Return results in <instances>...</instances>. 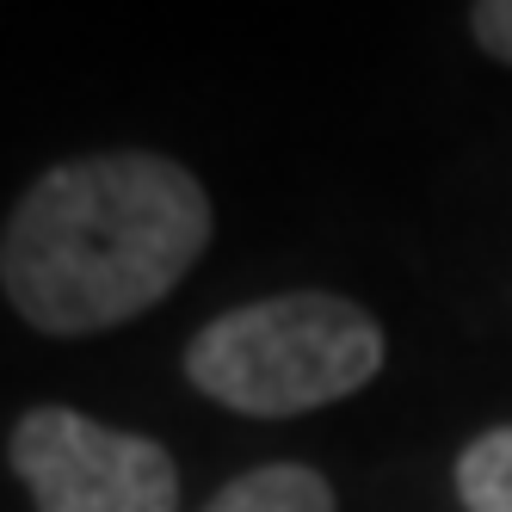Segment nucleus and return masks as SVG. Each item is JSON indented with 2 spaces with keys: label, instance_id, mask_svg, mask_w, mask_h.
<instances>
[{
  "label": "nucleus",
  "instance_id": "f257e3e1",
  "mask_svg": "<svg viewBox=\"0 0 512 512\" xmlns=\"http://www.w3.org/2000/svg\"><path fill=\"white\" fill-rule=\"evenodd\" d=\"M210 247L198 173L149 149L62 161L0 235V290L38 334L75 340L155 309Z\"/></svg>",
  "mask_w": 512,
  "mask_h": 512
},
{
  "label": "nucleus",
  "instance_id": "f03ea898",
  "mask_svg": "<svg viewBox=\"0 0 512 512\" xmlns=\"http://www.w3.org/2000/svg\"><path fill=\"white\" fill-rule=\"evenodd\" d=\"M383 371V327L327 290H284V297L241 303L204 321L186 346V377L216 408L253 420H290L346 401Z\"/></svg>",
  "mask_w": 512,
  "mask_h": 512
},
{
  "label": "nucleus",
  "instance_id": "7ed1b4c3",
  "mask_svg": "<svg viewBox=\"0 0 512 512\" xmlns=\"http://www.w3.org/2000/svg\"><path fill=\"white\" fill-rule=\"evenodd\" d=\"M7 463L38 512H179V469L167 445L81 408H25L7 438Z\"/></svg>",
  "mask_w": 512,
  "mask_h": 512
},
{
  "label": "nucleus",
  "instance_id": "20e7f679",
  "mask_svg": "<svg viewBox=\"0 0 512 512\" xmlns=\"http://www.w3.org/2000/svg\"><path fill=\"white\" fill-rule=\"evenodd\" d=\"M204 512H340L327 475L309 463H260L235 475L229 488H216Z\"/></svg>",
  "mask_w": 512,
  "mask_h": 512
},
{
  "label": "nucleus",
  "instance_id": "39448f33",
  "mask_svg": "<svg viewBox=\"0 0 512 512\" xmlns=\"http://www.w3.org/2000/svg\"><path fill=\"white\" fill-rule=\"evenodd\" d=\"M457 500L463 512H512V426H494L463 445Z\"/></svg>",
  "mask_w": 512,
  "mask_h": 512
},
{
  "label": "nucleus",
  "instance_id": "423d86ee",
  "mask_svg": "<svg viewBox=\"0 0 512 512\" xmlns=\"http://www.w3.org/2000/svg\"><path fill=\"white\" fill-rule=\"evenodd\" d=\"M469 31L494 62L512 68V0H482V7H469Z\"/></svg>",
  "mask_w": 512,
  "mask_h": 512
}]
</instances>
